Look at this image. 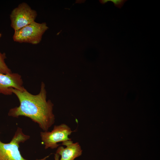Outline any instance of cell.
Here are the masks:
<instances>
[{"label": "cell", "instance_id": "cell-1", "mask_svg": "<svg viewBox=\"0 0 160 160\" xmlns=\"http://www.w3.org/2000/svg\"><path fill=\"white\" fill-rule=\"evenodd\" d=\"M45 84L41 82L39 93L33 95L24 88L20 90L12 88V92L17 97L20 105L11 109L9 116L18 118L23 116L28 117L37 123L44 131H48L54 123L55 117L53 113V104L50 100H46Z\"/></svg>", "mask_w": 160, "mask_h": 160}, {"label": "cell", "instance_id": "cell-2", "mask_svg": "<svg viewBox=\"0 0 160 160\" xmlns=\"http://www.w3.org/2000/svg\"><path fill=\"white\" fill-rule=\"evenodd\" d=\"M48 28L45 23H39L35 21L14 31L13 39L19 43L37 44L41 41L43 34Z\"/></svg>", "mask_w": 160, "mask_h": 160}, {"label": "cell", "instance_id": "cell-3", "mask_svg": "<svg viewBox=\"0 0 160 160\" xmlns=\"http://www.w3.org/2000/svg\"><path fill=\"white\" fill-rule=\"evenodd\" d=\"M30 138L29 135L23 133L21 128L18 127L9 143H4L0 140V160H27L21 155L19 150V144Z\"/></svg>", "mask_w": 160, "mask_h": 160}, {"label": "cell", "instance_id": "cell-4", "mask_svg": "<svg viewBox=\"0 0 160 160\" xmlns=\"http://www.w3.org/2000/svg\"><path fill=\"white\" fill-rule=\"evenodd\" d=\"M36 11L26 3L23 2L13 9L9 15L10 26L14 31L18 30L35 21Z\"/></svg>", "mask_w": 160, "mask_h": 160}, {"label": "cell", "instance_id": "cell-5", "mask_svg": "<svg viewBox=\"0 0 160 160\" xmlns=\"http://www.w3.org/2000/svg\"><path fill=\"white\" fill-rule=\"evenodd\" d=\"M73 132L67 125L62 124L54 126L51 132L46 131L40 132L42 143L44 145L45 149L50 148L54 149L58 147L57 143L71 140L68 137Z\"/></svg>", "mask_w": 160, "mask_h": 160}, {"label": "cell", "instance_id": "cell-6", "mask_svg": "<svg viewBox=\"0 0 160 160\" xmlns=\"http://www.w3.org/2000/svg\"><path fill=\"white\" fill-rule=\"evenodd\" d=\"M23 83L21 76L17 73H0V94L11 95L12 93V88L22 90L25 88Z\"/></svg>", "mask_w": 160, "mask_h": 160}, {"label": "cell", "instance_id": "cell-7", "mask_svg": "<svg viewBox=\"0 0 160 160\" xmlns=\"http://www.w3.org/2000/svg\"><path fill=\"white\" fill-rule=\"evenodd\" d=\"M62 145L66 146H59L56 151L61 156L60 160H74L76 158L81 155L82 150L78 142L73 143L71 140L62 142Z\"/></svg>", "mask_w": 160, "mask_h": 160}, {"label": "cell", "instance_id": "cell-8", "mask_svg": "<svg viewBox=\"0 0 160 160\" xmlns=\"http://www.w3.org/2000/svg\"><path fill=\"white\" fill-rule=\"evenodd\" d=\"M6 58V53L0 52V73L7 74L12 73L5 62Z\"/></svg>", "mask_w": 160, "mask_h": 160}, {"label": "cell", "instance_id": "cell-9", "mask_svg": "<svg viewBox=\"0 0 160 160\" xmlns=\"http://www.w3.org/2000/svg\"><path fill=\"white\" fill-rule=\"evenodd\" d=\"M127 0H100V2L103 4H104L108 1L112 2L115 7L121 9L123 6L124 4Z\"/></svg>", "mask_w": 160, "mask_h": 160}, {"label": "cell", "instance_id": "cell-10", "mask_svg": "<svg viewBox=\"0 0 160 160\" xmlns=\"http://www.w3.org/2000/svg\"><path fill=\"white\" fill-rule=\"evenodd\" d=\"M60 156H59V155L57 153H55V154L54 156L55 160H59ZM49 156H47L44 158L42 159V160H46V159Z\"/></svg>", "mask_w": 160, "mask_h": 160}, {"label": "cell", "instance_id": "cell-11", "mask_svg": "<svg viewBox=\"0 0 160 160\" xmlns=\"http://www.w3.org/2000/svg\"><path fill=\"white\" fill-rule=\"evenodd\" d=\"M2 34L1 33H0V40H1V39L2 37Z\"/></svg>", "mask_w": 160, "mask_h": 160}]
</instances>
